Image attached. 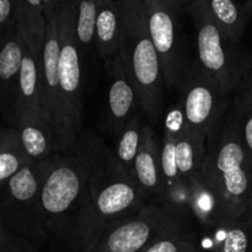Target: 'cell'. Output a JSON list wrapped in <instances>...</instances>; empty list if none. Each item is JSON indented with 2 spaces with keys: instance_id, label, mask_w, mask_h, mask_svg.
I'll use <instances>...</instances> for the list:
<instances>
[{
  "instance_id": "1",
  "label": "cell",
  "mask_w": 252,
  "mask_h": 252,
  "mask_svg": "<svg viewBox=\"0 0 252 252\" xmlns=\"http://www.w3.org/2000/svg\"><path fill=\"white\" fill-rule=\"evenodd\" d=\"M51 252H89L108 224L97 213L73 154L54 153L37 162Z\"/></svg>"
},
{
  "instance_id": "2",
  "label": "cell",
  "mask_w": 252,
  "mask_h": 252,
  "mask_svg": "<svg viewBox=\"0 0 252 252\" xmlns=\"http://www.w3.org/2000/svg\"><path fill=\"white\" fill-rule=\"evenodd\" d=\"M70 154L83 171L96 211L107 224L134 216L150 203L116 153L94 132L81 133Z\"/></svg>"
},
{
  "instance_id": "3",
  "label": "cell",
  "mask_w": 252,
  "mask_h": 252,
  "mask_svg": "<svg viewBox=\"0 0 252 252\" xmlns=\"http://www.w3.org/2000/svg\"><path fill=\"white\" fill-rule=\"evenodd\" d=\"M202 172L224 197L230 219L241 218L252 198V169L233 100L207 138Z\"/></svg>"
},
{
  "instance_id": "4",
  "label": "cell",
  "mask_w": 252,
  "mask_h": 252,
  "mask_svg": "<svg viewBox=\"0 0 252 252\" xmlns=\"http://www.w3.org/2000/svg\"><path fill=\"white\" fill-rule=\"evenodd\" d=\"M122 15L120 57L137 89L142 111L158 122L164 108L165 79L161 62L148 27L143 0H117Z\"/></svg>"
},
{
  "instance_id": "5",
  "label": "cell",
  "mask_w": 252,
  "mask_h": 252,
  "mask_svg": "<svg viewBox=\"0 0 252 252\" xmlns=\"http://www.w3.org/2000/svg\"><path fill=\"white\" fill-rule=\"evenodd\" d=\"M76 11L78 0H64L58 14L62 123L54 153L64 154L74 150L83 125V66L76 37Z\"/></svg>"
},
{
  "instance_id": "6",
  "label": "cell",
  "mask_w": 252,
  "mask_h": 252,
  "mask_svg": "<svg viewBox=\"0 0 252 252\" xmlns=\"http://www.w3.org/2000/svg\"><path fill=\"white\" fill-rule=\"evenodd\" d=\"M196 32L201 65L218 81L224 93L234 97L252 70V59L244 56L238 44L221 30L207 0H196L187 10Z\"/></svg>"
},
{
  "instance_id": "7",
  "label": "cell",
  "mask_w": 252,
  "mask_h": 252,
  "mask_svg": "<svg viewBox=\"0 0 252 252\" xmlns=\"http://www.w3.org/2000/svg\"><path fill=\"white\" fill-rule=\"evenodd\" d=\"M176 236H193L189 217L148 203L134 216L108 224L89 252H147L158 241Z\"/></svg>"
},
{
  "instance_id": "8",
  "label": "cell",
  "mask_w": 252,
  "mask_h": 252,
  "mask_svg": "<svg viewBox=\"0 0 252 252\" xmlns=\"http://www.w3.org/2000/svg\"><path fill=\"white\" fill-rule=\"evenodd\" d=\"M0 224L42 250L48 241L37 164L20 170L1 187Z\"/></svg>"
},
{
  "instance_id": "9",
  "label": "cell",
  "mask_w": 252,
  "mask_h": 252,
  "mask_svg": "<svg viewBox=\"0 0 252 252\" xmlns=\"http://www.w3.org/2000/svg\"><path fill=\"white\" fill-rule=\"evenodd\" d=\"M177 89L187 128L193 139L206 147L209 133L220 122L233 97L224 93L198 59H189Z\"/></svg>"
},
{
  "instance_id": "10",
  "label": "cell",
  "mask_w": 252,
  "mask_h": 252,
  "mask_svg": "<svg viewBox=\"0 0 252 252\" xmlns=\"http://www.w3.org/2000/svg\"><path fill=\"white\" fill-rule=\"evenodd\" d=\"M143 1L150 37L161 62L165 86L167 89H177L189 62L181 36L180 17L182 11L174 0Z\"/></svg>"
},
{
  "instance_id": "11",
  "label": "cell",
  "mask_w": 252,
  "mask_h": 252,
  "mask_svg": "<svg viewBox=\"0 0 252 252\" xmlns=\"http://www.w3.org/2000/svg\"><path fill=\"white\" fill-rule=\"evenodd\" d=\"M107 76L106 129L117 138L132 116L142 110L137 89L126 71L120 56L103 61Z\"/></svg>"
},
{
  "instance_id": "12",
  "label": "cell",
  "mask_w": 252,
  "mask_h": 252,
  "mask_svg": "<svg viewBox=\"0 0 252 252\" xmlns=\"http://www.w3.org/2000/svg\"><path fill=\"white\" fill-rule=\"evenodd\" d=\"M182 122L184 115L179 105L172 108L165 118L161 142V171L166 207L189 217L191 214L189 186L182 181L176 161V137Z\"/></svg>"
},
{
  "instance_id": "13",
  "label": "cell",
  "mask_w": 252,
  "mask_h": 252,
  "mask_svg": "<svg viewBox=\"0 0 252 252\" xmlns=\"http://www.w3.org/2000/svg\"><path fill=\"white\" fill-rule=\"evenodd\" d=\"M59 54H61V38H59L58 15H57L47 20L46 37H44L41 59L42 106L53 127L54 143L61 132L62 123Z\"/></svg>"
},
{
  "instance_id": "14",
  "label": "cell",
  "mask_w": 252,
  "mask_h": 252,
  "mask_svg": "<svg viewBox=\"0 0 252 252\" xmlns=\"http://www.w3.org/2000/svg\"><path fill=\"white\" fill-rule=\"evenodd\" d=\"M1 52H0V107L2 116L16 127L17 123V90H19L20 71L25 52V39L19 29H15L1 37Z\"/></svg>"
},
{
  "instance_id": "15",
  "label": "cell",
  "mask_w": 252,
  "mask_h": 252,
  "mask_svg": "<svg viewBox=\"0 0 252 252\" xmlns=\"http://www.w3.org/2000/svg\"><path fill=\"white\" fill-rule=\"evenodd\" d=\"M134 176L150 203L166 207L161 171V143L148 123L143 128V140L135 159Z\"/></svg>"
},
{
  "instance_id": "16",
  "label": "cell",
  "mask_w": 252,
  "mask_h": 252,
  "mask_svg": "<svg viewBox=\"0 0 252 252\" xmlns=\"http://www.w3.org/2000/svg\"><path fill=\"white\" fill-rule=\"evenodd\" d=\"M189 209L191 214L203 228L217 229L228 220V206L220 192L204 177L202 170L189 182Z\"/></svg>"
},
{
  "instance_id": "17",
  "label": "cell",
  "mask_w": 252,
  "mask_h": 252,
  "mask_svg": "<svg viewBox=\"0 0 252 252\" xmlns=\"http://www.w3.org/2000/svg\"><path fill=\"white\" fill-rule=\"evenodd\" d=\"M16 128L31 164L43 161L54 154L53 127L44 111H24L17 118Z\"/></svg>"
},
{
  "instance_id": "18",
  "label": "cell",
  "mask_w": 252,
  "mask_h": 252,
  "mask_svg": "<svg viewBox=\"0 0 252 252\" xmlns=\"http://www.w3.org/2000/svg\"><path fill=\"white\" fill-rule=\"evenodd\" d=\"M95 39L96 51L102 61L120 56L122 15L117 0H98Z\"/></svg>"
},
{
  "instance_id": "19",
  "label": "cell",
  "mask_w": 252,
  "mask_h": 252,
  "mask_svg": "<svg viewBox=\"0 0 252 252\" xmlns=\"http://www.w3.org/2000/svg\"><path fill=\"white\" fill-rule=\"evenodd\" d=\"M27 110L44 111L42 106L41 61L25 46L17 90V118Z\"/></svg>"
},
{
  "instance_id": "20",
  "label": "cell",
  "mask_w": 252,
  "mask_h": 252,
  "mask_svg": "<svg viewBox=\"0 0 252 252\" xmlns=\"http://www.w3.org/2000/svg\"><path fill=\"white\" fill-rule=\"evenodd\" d=\"M46 27L43 0H19V29L27 48L39 61L43 52Z\"/></svg>"
},
{
  "instance_id": "21",
  "label": "cell",
  "mask_w": 252,
  "mask_h": 252,
  "mask_svg": "<svg viewBox=\"0 0 252 252\" xmlns=\"http://www.w3.org/2000/svg\"><path fill=\"white\" fill-rule=\"evenodd\" d=\"M212 15L224 32L240 43L249 21L252 19V0L240 4L236 0H207Z\"/></svg>"
},
{
  "instance_id": "22",
  "label": "cell",
  "mask_w": 252,
  "mask_h": 252,
  "mask_svg": "<svg viewBox=\"0 0 252 252\" xmlns=\"http://www.w3.org/2000/svg\"><path fill=\"white\" fill-rule=\"evenodd\" d=\"M30 164L19 129L12 126L2 128L0 132V189Z\"/></svg>"
},
{
  "instance_id": "23",
  "label": "cell",
  "mask_w": 252,
  "mask_h": 252,
  "mask_svg": "<svg viewBox=\"0 0 252 252\" xmlns=\"http://www.w3.org/2000/svg\"><path fill=\"white\" fill-rule=\"evenodd\" d=\"M204 152L206 147L193 139L184 118L176 137V161L180 176L187 186L202 170Z\"/></svg>"
},
{
  "instance_id": "24",
  "label": "cell",
  "mask_w": 252,
  "mask_h": 252,
  "mask_svg": "<svg viewBox=\"0 0 252 252\" xmlns=\"http://www.w3.org/2000/svg\"><path fill=\"white\" fill-rule=\"evenodd\" d=\"M143 115H144V112L139 110L126 123L117 137L115 152L120 161L125 165L126 169L130 172V175L134 179V164L138 153H139L140 145H142L143 128L145 125L144 121H143Z\"/></svg>"
},
{
  "instance_id": "25",
  "label": "cell",
  "mask_w": 252,
  "mask_h": 252,
  "mask_svg": "<svg viewBox=\"0 0 252 252\" xmlns=\"http://www.w3.org/2000/svg\"><path fill=\"white\" fill-rule=\"evenodd\" d=\"M98 0H78L76 11V37L81 53L89 54L96 48V21Z\"/></svg>"
},
{
  "instance_id": "26",
  "label": "cell",
  "mask_w": 252,
  "mask_h": 252,
  "mask_svg": "<svg viewBox=\"0 0 252 252\" xmlns=\"http://www.w3.org/2000/svg\"><path fill=\"white\" fill-rule=\"evenodd\" d=\"M233 105L238 115L241 139L248 152L252 169V70L240 90L233 97Z\"/></svg>"
},
{
  "instance_id": "27",
  "label": "cell",
  "mask_w": 252,
  "mask_h": 252,
  "mask_svg": "<svg viewBox=\"0 0 252 252\" xmlns=\"http://www.w3.org/2000/svg\"><path fill=\"white\" fill-rule=\"evenodd\" d=\"M213 252H251L249 231L241 219H233L219 225Z\"/></svg>"
},
{
  "instance_id": "28",
  "label": "cell",
  "mask_w": 252,
  "mask_h": 252,
  "mask_svg": "<svg viewBox=\"0 0 252 252\" xmlns=\"http://www.w3.org/2000/svg\"><path fill=\"white\" fill-rule=\"evenodd\" d=\"M147 252H201L194 236H176L155 243Z\"/></svg>"
},
{
  "instance_id": "29",
  "label": "cell",
  "mask_w": 252,
  "mask_h": 252,
  "mask_svg": "<svg viewBox=\"0 0 252 252\" xmlns=\"http://www.w3.org/2000/svg\"><path fill=\"white\" fill-rule=\"evenodd\" d=\"M19 24V0H0V36Z\"/></svg>"
},
{
  "instance_id": "30",
  "label": "cell",
  "mask_w": 252,
  "mask_h": 252,
  "mask_svg": "<svg viewBox=\"0 0 252 252\" xmlns=\"http://www.w3.org/2000/svg\"><path fill=\"white\" fill-rule=\"evenodd\" d=\"M63 2H64V0H43L46 21L58 15V12H59V10H61Z\"/></svg>"
},
{
  "instance_id": "31",
  "label": "cell",
  "mask_w": 252,
  "mask_h": 252,
  "mask_svg": "<svg viewBox=\"0 0 252 252\" xmlns=\"http://www.w3.org/2000/svg\"><path fill=\"white\" fill-rule=\"evenodd\" d=\"M240 219H241V221L244 223V225L246 226V229H248L249 235H250L251 252H252V198H251L250 203H249L248 208H246L245 213H244V216L241 217Z\"/></svg>"
},
{
  "instance_id": "32",
  "label": "cell",
  "mask_w": 252,
  "mask_h": 252,
  "mask_svg": "<svg viewBox=\"0 0 252 252\" xmlns=\"http://www.w3.org/2000/svg\"><path fill=\"white\" fill-rule=\"evenodd\" d=\"M175 2H176L177 6L180 7V10L182 11V14H187V10H189V7L191 6L192 4H193L196 0H174Z\"/></svg>"
}]
</instances>
